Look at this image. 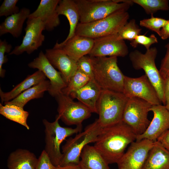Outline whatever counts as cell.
<instances>
[{"label": "cell", "instance_id": "7c38bea8", "mask_svg": "<svg viewBox=\"0 0 169 169\" xmlns=\"http://www.w3.org/2000/svg\"><path fill=\"white\" fill-rule=\"evenodd\" d=\"M123 93L128 98L138 97L152 105L161 104L155 88L145 74L137 78L125 75Z\"/></svg>", "mask_w": 169, "mask_h": 169}, {"label": "cell", "instance_id": "74e56055", "mask_svg": "<svg viewBox=\"0 0 169 169\" xmlns=\"http://www.w3.org/2000/svg\"><path fill=\"white\" fill-rule=\"evenodd\" d=\"M165 47L166 49V54L161 61L159 70L164 80L169 73V43L165 45Z\"/></svg>", "mask_w": 169, "mask_h": 169}, {"label": "cell", "instance_id": "5bb4252c", "mask_svg": "<svg viewBox=\"0 0 169 169\" xmlns=\"http://www.w3.org/2000/svg\"><path fill=\"white\" fill-rule=\"evenodd\" d=\"M128 53V47L124 40L116 34L94 39L93 48L88 55L90 57H124Z\"/></svg>", "mask_w": 169, "mask_h": 169}, {"label": "cell", "instance_id": "44dd1931", "mask_svg": "<svg viewBox=\"0 0 169 169\" xmlns=\"http://www.w3.org/2000/svg\"><path fill=\"white\" fill-rule=\"evenodd\" d=\"M30 14L29 9L23 8L18 13L8 16L0 25V36L10 33L13 37L21 35L25 20Z\"/></svg>", "mask_w": 169, "mask_h": 169}, {"label": "cell", "instance_id": "b9f144b4", "mask_svg": "<svg viewBox=\"0 0 169 169\" xmlns=\"http://www.w3.org/2000/svg\"><path fill=\"white\" fill-rule=\"evenodd\" d=\"M54 169H81L79 165L75 166H55Z\"/></svg>", "mask_w": 169, "mask_h": 169}, {"label": "cell", "instance_id": "e0dca14e", "mask_svg": "<svg viewBox=\"0 0 169 169\" xmlns=\"http://www.w3.org/2000/svg\"><path fill=\"white\" fill-rule=\"evenodd\" d=\"M44 54L50 63L59 70L67 84L78 69L77 62L59 48L46 49Z\"/></svg>", "mask_w": 169, "mask_h": 169}, {"label": "cell", "instance_id": "4dcf8cb0", "mask_svg": "<svg viewBox=\"0 0 169 169\" xmlns=\"http://www.w3.org/2000/svg\"><path fill=\"white\" fill-rule=\"evenodd\" d=\"M141 30L136 24V20L132 19L128 22L117 34L121 39L131 41L140 34Z\"/></svg>", "mask_w": 169, "mask_h": 169}, {"label": "cell", "instance_id": "60d3db41", "mask_svg": "<svg viewBox=\"0 0 169 169\" xmlns=\"http://www.w3.org/2000/svg\"><path fill=\"white\" fill-rule=\"evenodd\" d=\"M167 24L160 30L159 36L163 40H166L169 37V19Z\"/></svg>", "mask_w": 169, "mask_h": 169}, {"label": "cell", "instance_id": "ffe728a7", "mask_svg": "<svg viewBox=\"0 0 169 169\" xmlns=\"http://www.w3.org/2000/svg\"><path fill=\"white\" fill-rule=\"evenodd\" d=\"M102 89L94 78L79 89L72 93L69 96L77 99L92 113L97 114L96 105Z\"/></svg>", "mask_w": 169, "mask_h": 169}, {"label": "cell", "instance_id": "ab89813d", "mask_svg": "<svg viewBox=\"0 0 169 169\" xmlns=\"http://www.w3.org/2000/svg\"><path fill=\"white\" fill-rule=\"evenodd\" d=\"M164 90L165 105L169 102V73L164 80Z\"/></svg>", "mask_w": 169, "mask_h": 169}, {"label": "cell", "instance_id": "d4e9b609", "mask_svg": "<svg viewBox=\"0 0 169 169\" xmlns=\"http://www.w3.org/2000/svg\"><path fill=\"white\" fill-rule=\"evenodd\" d=\"M108 165L94 146L88 144L83 149L79 164L81 169H110Z\"/></svg>", "mask_w": 169, "mask_h": 169}, {"label": "cell", "instance_id": "5b68a950", "mask_svg": "<svg viewBox=\"0 0 169 169\" xmlns=\"http://www.w3.org/2000/svg\"><path fill=\"white\" fill-rule=\"evenodd\" d=\"M127 11L115 13L102 19L86 23H79L75 35L93 39L117 34L128 22Z\"/></svg>", "mask_w": 169, "mask_h": 169}, {"label": "cell", "instance_id": "f1b7e54d", "mask_svg": "<svg viewBox=\"0 0 169 169\" xmlns=\"http://www.w3.org/2000/svg\"><path fill=\"white\" fill-rule=\"evenodd\" d=\"M92 79L78 69L70 79L66 86L62 90L64 94L69 96L72 93L79 89Z\"/></svg>", "mask_w": 169, "mask_h": 169}, {"label": "cell", "instance_id": "ac0fdd59", "mask_svg": "<svg viewBox=\"0 0 169 169\" xmlns=\"http://www.w3.org/2000/svg\"><path fill=\"white\" fill-rule=\"evenodd\" d=\"M94 44V39L75 35L65 42L58 43L54 46L59 48L71 59L77 62L82 57L88 55Z\"/></svg>", "mask_w": 169, "mask_h": 169}, {"label": "cell", "instance_id": "f546056e", "mask_svg": "<svg viewBox=\"0 0 169 169\" xmlns=\"http://www.w3.org/2000/svg\"><path fill=\"white\" fill-rule=\"evenodd\" d=\"M134 3L141 6L148 14H153L158 10H169L167 0H132Z\"/></svg>", "mask_w": 169, "mask_h": 169}, {"label": "cell", "instance_id": "ba28073f", "mask_svg": "<svg viewBox=\"0 0 169 169\" xmlns=\"http://www.w3.org/2000/svg\"><path fill=\"white\" fill-rule=\"evenodd\" d=\"M157 52L156 47L150 48L145 54L136 50L131 51L129 56L135 69H142L144 70L145 74L155 88L161 102L164 105V80L155 64Z\"/></svg>", "mask_w": 169, "mask_h": 169}, {"label": "cell", "instance_id": "9a60e30c", "mask_svg": "<svg viewBox=\"0 0 169 169\" xmlns=\"http://www.w3.org/2000/svg\"><path fill=\"white\" fill-rule=\"evenodd\" d=\"M28 65L30 68L37 69L42 71L49 79L50 86L48 92L52 97H55L62 93V90L66 86L67 83L61 73L50 63L42 51Z\"/></svg>", "mask_w": 169, "mask_h": 169}, {"label": "cell", "instance_id": "7bdbcfd3", "mask_svg": "<svg viewBox=\"0 0 169 169\" xmlns=\"http://www.w3.org/2000/svg\"><path fill=\"white\" fill-rule=\"evenodd\" d=\"M166 108L169 111V102L165 105Z\"/></svg>", "mask_w": 169, "mask_h": 169}, {"label": "cell", "instance_id": "836d02e7", "mask_svg": "<svg viewBox=\"0 0 169 169\" xmlns=\"http://www.w3.org/2000/svg\"><path fill=\"white\" fill-rule=\"evenodd\" d=\"M158 43V40L154 34H152L148 37L145 35H139L134 39L131 41L130 44L134 48H136L138 44L143 45L146 50L150 49L151 46Z\"/></svg>", "mask_w": 169, "mask_h": 169}, {"label": "cell", "instance_id": "2e32d148", "mask_svg": "<svg viewBox=\"0 0 169 169\" xmlns=\"http://www.w3.org/2000/svg\"><path fill=\"white\" fill-rule=\"evenodd\" d=\"M150 111L153 113V119L144 132L137 136L136 141L147 139L155 141L164 132L169 130V111L165 106L153 105Z\"/></svg>", "mask_w": 169, "mask_h": 169}, {"label": "cell", "instance_id": "d6a6232c", "mask_svg": "<svg viewBox=\"0 0 169 169\" xmlns=\"http://www.w3.org/2000/svg\"><path fill=\"white\" fill-rule=\"evenodd\" d=\"M18 0H4L0 7V16L6 17L18 13L20 10L16 6Z\"/></svg>", "mask_w": 169, "mask_h": 169}, {"label": "cell", "instance_id": "52a82bcc", "mask_svg": "<svg viewBox=\"0 0 169 169\" xmlns=\"http://www.w3.org/2000/svg\"><path fill=\"white\" fill-rule=\"evenodd\" d=\"M59 119L57 115L54 122H50L45 119L43 120L45 134L44 150L55 166H59L61 160L60 146L62 143L67 137L81 132L82 129V124L74 128L62 127L59 122Z\"/></svg>", "mask_w": 169, "mask_h": 169}, {"label": "cell", "instance_id": "9c48e42d", "mask_svg": "<svg viewBox=\"0 0 169 169\" xmlns=\"http://www.w3.org/2000/svg\"><path fill=\"white\" fill-rule=\"evenodd\" d=\"M152 105L138 97L128 98L122 120L132 128L137 136L143 133L149 125L151 121L148 115Z\"/></svg>", "mask_w": 169, "mask_h": 169}, {"label": "cell", "instance_id": "7402d4cb", "mask_svg": "<svg viewBox=\"0 0 169 169\" xmlns=\"http://www.w3.org/2000/svg\"><path fill=\"white\" fill-rule=\"evenodd\" d=\"M38 161L33 153L18 149L10 153L7 165L8 169H36Z\"/></svg>", "mask_w": 169, "mask_h": 169}, {"label": "cell", "instance_id": "8fae6325", "mask_svg": "<svg viewBox=\"0 0 169 169\" xmlns=\"http://www.w3.org/2000/svg\"><path fill=\"white\" fill-rule=\"evenodd\" d=\"M45 29L44 25L40 18H28L22 43L16 46L9 54L19 55L25 52L29 54L38 49L44 41L45 36L42 32Z\"/></svg>", "mask_w": 169, "mask_h": 169}, {"label": "cell", "instance_id": "4fadbf2b", "mask_svg": "<svg viewBox=\"0 0 169 169\" xmlns=\"http://www.w3.org/2000/svg\"><path fill=\"white\" fill-rule=\"evenodd\" d=\"M154 142L143 139L131 143L117 163L119 169H142Z\"/></svg>", "mask_w": 169, "mask_h": 169}, {"label": "cell", "instance_id": "7a4b0ae2", "mask_svg": "<svg viewBox=\"0 0 169 169\" xmlns=\"http://www.w3.org/2000/svg\"><path fill=\"white\" fill-rule=\"evenodd\" d=\"M90 58L94 78L102 89L123 93L125 75L118 67L117 57Z\"/></svg>", "mask_w": 169, "mask_h": 169}, {"label": "cell", "instance_id": "83f0119b", "mask_svg": "<svg viewBox=\"0 0 169 169\" xmlns=\"http://www.w3.org/2000/svg\"><path fill=\"white\" fill-rule=\"evenodd\" d=\"M0 114L6 118L17 122L29 130L27 123L28 112L23 108L14 104H6L3 105L0 103Z\"/></svg>", "mask_w": 169, "mask_h": 169}, {"label": "cell", "instance_id": "484cf974", "mask_svg": "<svg viewBox=\"0 0 169 169\" xmlns=\"http://www.w3.org/2000/svg\"><path fill=\"white\" fill-rule=\"evenodd\" d=\"M59 15L66 17L69 24V30L66 38L63 41L65 42L75 35L76 29L79 21V12L74 0H60L56 8Z\"/></svg>", "mask_w": 169, "mask_h": 169}, {"label": "cell", "instance_id": "8d00e7d4", "mask_svg": "<svg viewBox=\"0 0 169 169\" xmlns=\"http://www.w3.org/2000/svg\"><path fill=\"white\" fill-rule=\"evenodd\" d=\"M55 167L51 163L45 151L43 150L38 158L36 169H54Z\"/></svg>", "mask_w": 169, "mask_h": 169}, {"label": "cell", "instance_id": "d6986e66", "mask_svg": "<svg viewBox=\"0 0 169 169\" xmlns=\"http://www.w3.org/2000/svg\"><path fill=\"white\" fill-rule=\"evenodd\" d=\"M59 1L41 0L36 9L30 13L28 18H40L44 25L45 29L52 31L60 23L59 15L56 11Z\"/></svg>", "mask_w": 169, "mask_h": 169}, {"label": "cell", "instance_id": "f35d334b", "mask_svg": "<svg viewBox=\"0 0 169 169\" xmlns=\"http://www.w3.org/2000/svg\"><path fill=\"white\" fill-rule=\"evenodd\" d=\"M157 141L160 142L169 151V130L164 132Z\"/></svg>", "mask_w": 169, "mask_h": 169}, {"label": "cell", "instance_id": "6da1fadb", "mask_svg": "<svg viewBox=\"0 0 169 169\" xmlns=\"http://www.w3.org/2000/svg\"><path fill=\"white\" fill-rule=\"evenodd\" d=\"M136 136L132 128L122 121L102 128L94 146L109 164L117 163Z\"/></svg>", "mask_w": 169, "mask_h": 169}, {"label": "cell", "instance_id": "8992f818", "mask_svg": "<svg viewBox=\"0 0 169 169\" xmlns=\"http://www.w3.org/2000/svg\"><path fill=\"white\" fill-rule=\"evenodd\" d=\"M79 14V23L98 20L119 11H127L134 3L131 0L118 3L116 0H74Z\"/></svg>", "mask_w": 169, "mask_h": 169}, {"label": "cell", "instance_id": "1f68e13d", "mask_svg": "<svg viewBox=\"0 0 169 169\" xmlns=\"http://www.w3.org/2000/svg\"><path fill=\"white\" fill-rule=\"evenodd\" d=\"M168 22V20L154 17L153 14H151V18L141 20L140 22V25L141 27H145L155 32L159 35L161 29Z\"/></svg>", "mask_w": 169, "mask_h": 169}, {"label": "cell", "instance_id": "4316f807", "mask_svg": "<svg viewBox=\"0 0 169 169\" xmlns=\"http://www.w3.org/2000/svg\"><path fill=\"white\" fill-rule=\"evenodd\" d=\"M50 86L49 80H45L24 91L12 100L4 103L15 105L23 108L30 100L43 96L45 91H48Z\"/></svg>", "mask_w": 169, "mask_h": 169}, {"label": "cell", "instance_id": "cb8c5ba5", "mask_svg": "<svg viewBox=\"0 0 169 169\" xmlns=\"http://www.w3.org/2000/svg\"><path fill=\"white\" fill-rule=\"evenodd\" d=\"M46 77L42 71L38 70L28 75L9 92H4L0 89V96L2 103L12 100L26 90L46 80Z\"/></svg>", "mask_w": 169, "mask_h": 169}, {"label": "cell", "instance_id": "d590c367", "mask_svg": "<svg viewBox=\"0 0 169 169\" xmlns=\"http://www.w3.org/2000/svg\"><path fill=\"white\" fill-rule=\"evenodd\" d=\"M77 65L78 69L88 75L91 78H94L91 59L88 55L80 58L77 62Z\"/></svg>", "mask_w": 169, "mask_h": 169}, {"label": "cell", "instance_id": "603a6c76", "mask_svg": "<svg viewBox=\"0 0 169 169\" xmlns=\"http://www.w3.org/2000/svg\"><path fill=\"white\" fill-rule=\"evenodd\" d=\"M142 169H169V151L158 141L154 142Z\"/></svg>", "mask_w": 169, "mask_h": 169}, {"label": "cell", "instance_id": "277c9868", "mask_svg": "<svg viewBox=\"0 0 169 169\" xmlns=\"http://www.w3.org/2000/svg\"><path fill=\"white\" fill-rule=\"evenodd\" d=\"M128 99L122 92L102 89L96 108L99 115L98 120L103 128L122 121Z\"/></svg>", "mask_w": 169, "mask_h": 169}, {"label": "cell", "instance_id": "30bf717a", "mask_svg": "<svg viewBox=\"0 0 169 169\" xmlns=\"http://www.w3.org/2000/svg\"><path fill=\"white\" fill-rule=\"evenodd\" d=\"M55 98L58 104V115L65 124L81 125L91 116L92 112L89 108L80 102L74 101L69 96L62 92Z\"/></svg>", "mask_w": 169, "mask_h": 169}, {"label": "cell", "instance_id": "3957f363", "mask_svg": "<svg viewBox=\"0 0 169 169\" xmlns=\"http://www.w3.org/2000/svg\"><path fill=\"white\" fill-rule=\"evenodd\" d=\"M102 128L97 119L87 126L83 131L69 138L62 146V157L59 166L79 165L83 149L89 144L95 142Z\"/></svg>", "mask_w": 169, "mask_h": 169}, {"label": "cell", "instance_id": "e575fe53", "mask_svg": "<svg viewBox=\"0 0 169 169\" xmlns=\"http://www.w3.org/2000/svg\"><path fill=\"white\" fill-rule=\"evenodd\" d=\"M12 49V45L8 44L5 39L0 40V76L2 78L4 77L6 71L3 68V65L8 60L6 56L5 55V53L9 54L11 51Z\"/></svg>", "mask_w": 169, "mask_h": 169}]
</instances>
